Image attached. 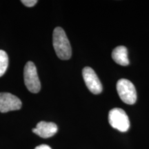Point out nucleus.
<instances>
[{
    "label": "nucleus",
    "mask_w": 149,
    "mask_h": 149,
    "mask_svg": "<svg viewBox=\"0 0 149 149\" xmlns=\"http://www.w3.org/2000/svg\"><path fill=\"white\" fill-rule=\"evenodd\" d=\"M53 44L57 57L62 60L69 59L72 55V49L69 40L62 28L57 27L53 31Z\"/></svg>",
    "instance_id": "obj_1"
},
{
    "label": "nucleus",
    "mask_w": 149,
    "mask_h": 149,
    "mask_svg": "<svg viewBox=\"0 0 149 149\" xmlns=\"http://www.w3.org/2000/svg\"><path fill=\"white\" fill-rule=\"evenodd\" d=\"M117 91L122 101L132 105L137 101V92L135 86L126 79H121L117 82Z\"/></svg>",
    "instance_id": "obj_2"
},
{
    "label": "nucleus",
    "mask_w": 149,
    "mask_h": 149,
    "mask_svg": "<svg viewBox=\"0 0 149 149\" xmlns=\"http://www.w3.org/2000/svg\"><path fill=\"white\" fill-rule=\"evenodd\" d=\"M110 125L120 132H126L130 128V121L126 112L120 108H114L109 114Z\"/></svg>",
    "instance_id": "obj_3"
},
{
    "label": "nucleus",
    "mask_w": 149,
    "mask_h": 149,
    "mask_svg": "<svg viewBox=\"0 0 149 149\" xmlns=\"http://www.w3.org/2000/svg\"><path fill=\"white\" fill-rule=\"evenodd\" d=\"M24 83L30 92L37 93L40 92L41 84L37 74V68L34 63L29 61L26 63L24 70Z\"/></svg>",
    "instance_id": "obj_4"
},
{
    "label": "nucleus",
    "mask_w": 149,
    "mask_h": 149,
    "mask_svg": "<svg viewBox=\"0 0 149 149\" xmlns=\"http://www.w3.org/2000/svg\"><path fill=\"white\" fill-rule=\"evenodd\" d=\"M82 75L87 88L95 95L100 94L102 91V84L97 75L91 67H85L82 70Z\"/></svg>",
    "instance_id": "obj_5"
},
{
    "label": "nucleus",
    "mask_w": 149,
    "mask_h": 149,
    "mask_svg": "<svg viewBox=\"0 0 149 149\" xmlns=\"http://www.w3.org/2000/svg\"><path fill=\"white\" fill-rule=\"evenodd\" d=\"M22 103L17 97L9 93H0V112L17 111L22 108Z\"/></svg>",
    "instance_id": "obj_6"
},
{
    "label": "nucleus",
    "mask_w": 149,
    "mask_h": 149,
    "mask_svg": "<svg viewBox=\"0 0 149 149\" xmlns=\"http://www.w3.org/2000/svg\"><path fill=\"white\" fill-rule=\"evenodd\" d=\"M57 130L58 128L55 123L42 121L37 124L36 128H33V132L43 138H48L56 134Z\"/></svg>",
    "instance_id": "obj_7"
},
{
    "label": "nucleus",
    "mask_w": 149,
    "mask_h": 149,
    "mask_svg": "<svg viewBox=\"0 0 149 149\" xmlns=\"http://www.w3.org/2000/svg\"><path fill=\"white\" fill-rule=\"evenodd\" d=\"M112 58L117 64L121 66H127L129 64L127 48L124 46H119L113 50L112 52Z\"/></svg>",
    "instance_id": "obj_8"
},
{
    "label": "nucleus",
    "mask_w": 149,
    "mask_h": 149,
    "mask_svg": "<svg viewBox=\"0 0 149 149\" xmlns=\"http://www.w3.org/2000/svg\"><path fill=\"white\" fill-rule=\"evenodd\" d=\"M8 66V57L5 51L0 50V77L6 71Z\"/></svg>",
    "instance_id": "obj_9"
},
{
    "label": "nucleus",
    "mask_w": 149,
    "mask_h": 149,
    "mask_svg": "<svg viewBox=\"0 0 149 149\" xmlns=\"http://www.w3.org/2000/svg\"><path fill=\"white\" fill-rule=\"evenodd\" d=\"M22 3L27 7H33L37 3V0H22Z\"/></svg>",
    "instance_id": "obj_10"
},
{
    "label": "nucleus",
    "mask_w": 149,
    "mask_h": 149,
    "mask_svg": "<svg viewBox=\"0 0 149 149\" xmlns=\"http://www.w3.org/2000/svg\"><path fill=\"white\" fill-rule=\"evenodd\" d=\"M35 149H51V148L49 146H48V145L42 144L40 145V146H37Z\"/></svg>",
    "instance_id": "obj_11"
}]
</instances>
